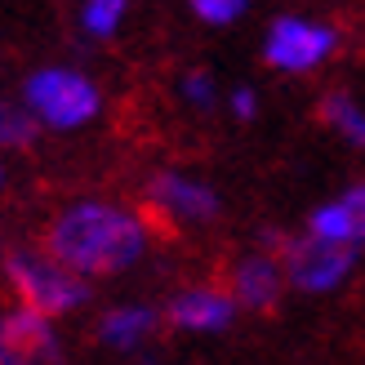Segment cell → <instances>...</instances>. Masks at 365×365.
I'll return each mask as SVG.
<instances>
[{
	"mask_svg": "<svg viewBox=\"0 0 365 365\" xmlns=\"http://www.w3.org/2000/svg\"><path fill=\"white\" fill-rule=\"evenodd\" d=\"M356 263V250L352 245H334V241H321V236H294V241L281 245V272L289 285L307 289V294H325L334 289L343 277L352 272Z\"/></svg>",
	"mask_w": 365,
	"mask_h": 365,
	"instance_id": "obj_4",
	"label": "cell"
},
{
	"mask_svg": "<svg viewBox=\"0 0 365 365\" xmlns=\"http://www.w3.org/2000/svg\"><path fill=\"white\" fill-rule=\"evenodd\" d=\"M49 259L76 272V277H112L143 254V227L134 214H125L103 200H81L53 218L45 236Z\"/></svg>",
	"mask_w": 365,
	"mask_h": 365,
	"instance_id": "obj_1",
	"label": "cell"
},
{
	"mask_svg": "<svg viewBox=\"0 0 365 365\" xmlns=\"http://www.w3.org/2000/svg\"><path fill=\"white\" fill-rule=\"evenodd\" d=\"M232 321V299L218 289H187L170 303V325L178 330H223Z\"/></svg>",
	"mask_w": 365,
	"mask_h": 365,
	"instance_id": "obj_10",
	"label": "cell"
},
{
	"mask_svg": "<svg viewBox=\"0 0 365 365\" xmlns=\"http://www.w3.org/2000/svg\"><path fill=\"white\" fill-rule=\"evenodd\" d=\"M53 352H58V343H53L45 317L23 307L0 321V365H45L53 361Z\"/></svg>",
	"mask_w": 365,
	"mask_h": 365,
	"instance_id": "obj_6",
	"label": "cell"
},
{
	"mask_svg": "<svg viewBox=\"0 0 365 365\" xmlns=\"http://www.w3.org/2000/svg\"><path fill=\"white\" fill-rule=\"evenodd\" d=\"M0 182H5V170H0Z\"/></svg>",
	"mask_w": 365,
	"mask_h": 365,
	"instance_id": "obj_18",
	"label": "cell"
},
{
	"mask_svg": "<svg viewBox=\"0 0 365 365\" xmlns=\"http://www.w3.org/2000/svg\"><path fill=\"white\" fill-rule=\"evenodd\" d=\"M152 196L165 205L174 218H192V223H205L218 214V196L196 178H178V174H160L152 182Z\"/></svg>",
	"mask_w": 365,
	"mask_h": 365,
	"instance_id": "obj_9",
	"label": "cell"
},
{
	"mask_svg": "<svg viewBox=\"0 0 365 365\" xmlns=\"http://www.w3.org/2000/svg\"><path fill=\"white\" fill-rule=\"evenodd\" d=\"M321 120L330 125V130H339L343 138L352 143V148L365 152V107L352 98V94H343V89H330V94L321 98Z\"/></svg>",
	"mask_w": 365,
	"mask_h": 365,
	"instance_id": "obj_11",
	"label": "cell"
},
{
	"mask_svg": "<svg viewBox=\"0 0 365 365\" xmlns=\"http://www.w3.org/2000/svg\"><path fill=\"white\" fill-rule=\"evenodd\" d=\"M312 236L321 241H334V245H365V182L348 187L339 200L321 205L312 214Z\"/></svg>",
	"mask_w": 365,
	"mask_h": 365,
	"instance_id": "obj_7",
	"label": "cell"
},
{
	"mask_svg": "<svg viewBox=\"0 0 365 365\" xmlns=\"http://www.w3.org/2000/svg\"><path fill=\"white\" fill-rule=\"evenodd\" d=\"M232 107H236V116H254V94H250V89H236Z\"/></svg>",
	"mask_w": 365,
	"mask_h": 365,
	"instance_id": "obj_16",
	"label": "cell"
},
{
	"mask_svg": "<svg viewBox=\"0 0 365 365\" xmlns=\"http://www.w3.org/2000/svg\"><path fill=\"white\" fill-rule=\"evenodd\" d=\"M36 134V116H23V112H0V138L14 143V148H23V143H31Z\"/></svg>",
	"mask_w": 365,
	"mask_h": 365,
	"instance_id": "obj_14",
	"label": "cell"
},
{
	"mask_svg": "<svg viewBox=\"0 0 365 365\" xmlns=\"http://www.w3.org/2000/svg\"><path fill=\"white\" fill-rule=\"evenodd\" d=\"M192 9L205 18V23H232V18L245 9V0H192Z\"/></svg>",
	"mask_w": 365,
	"mask_h": 365,
	"instance_id": "obj_15",
	"label": "cell"
},
{
	"mask_svg": "<svg viewBox=\"0 0 365 365\" xmlns=\"http://www.w3.org/2000/svg\"><path fill=\"white\" fill-rule=\"evenodd\" d=\"M5 272H9V281L18 289V299H23V307L36 312V317H45V321L49 317H63L76 303L89 299L85 281L76 277V272L58 267L49 254H9Z\"/></svg>",
	"mask_w": 365,
	"mask_h": 365,
	"instance_id": "obj_2",
	"label": "cell"
},
{
	"mask_svg": "<svg viewBox=\"0 0 365 365\" xmlns=\"http://www.w3.org/2000/svg\"><path fill=\"white\" fill-rule=\"evenodd\" d=\"M339 36L321 23H303V18H277L267 31V63L281 71H312L317 63H325L334 53Z\"/></svg>",
	"mask_w": 365,
	"mask_h": 365,
	"instance_id": "obj_5",
	"label": "cell"
},
{
	"mask_svg": "<svg viewBox=\"0 0 365 365\" xmlns=\"http://www.w3.org/2000/svg\"><path fill=\"white\" fill-rule=\"evenodd\" d=\"M152 330V312L148 307H116V312L103 317V339L116 343V348H130V343L148 339Z\"/></svg>",
	"mask_w": 365,
	"mask_h": 365,
	"instance_id": "obj_12",
	"label": "cell"
},
{
	"mask_svg": "<svg viewBox=\"0 0 365 365\" xmlns=\"http://www.w3.org/2000/svg\"><path fill=\"white\" fill-rule=\"evenodd\" d=\"M281 285H285V272L277 259H267V254H250L232 267V294L241 299L245 307H267L281 299Z\"/></svg>",
	"mask_w": 365,
	"mask_h": 365,
	"instance_id": "obj_8",
	"label": "cell"
},
{
	"mask_svg": "<svg viewBox=\"0 0 365 365\" xmlns=\"http://www.w3.org/2000/svg\"><path fill=\"white\" fill-rule=\"evenodd\" d=\"M187 94H192L196 103H210V85L200 81V76H187Z\"/></svg>",
	"mask_w": 365,
	"mask_h": 365,
	"instance_id": "obj_17",
	"label": "cell"
},
{
	"mask_svg": "<svg viewBox=\"0 0 365 365\" xmlns=\"http://www.w3.org/2000/svg\"><path fill=\"white\" fill-rule=\"evenodd\" d=\"M27 103H31V116L53 125V130H71V125H85L94 120L98 112V89L89 85L76 71H63V67H49V71H36L27 81Z\"/></svg>",
	"mask_w": 365,
	"mask_h": 365,
	"instance_id": "obj_3",
	"label": "cell"
},
{
	"mask_svg": "<svg viewBox=\"0 0 365 365\" xmlns=\"http://www.w3.org/2000/svg\"><path fill=\"white\" fill-rule=\"evenodd\" d=\"M125 14V0H89L85 5V27L94 36H112V27L120 23Z\"/></svg>",
	"mask_w": 365,
	"mask_h": 365,
	"instance_id": "obj_13",
	"label": "cell"
}]
</instances>
